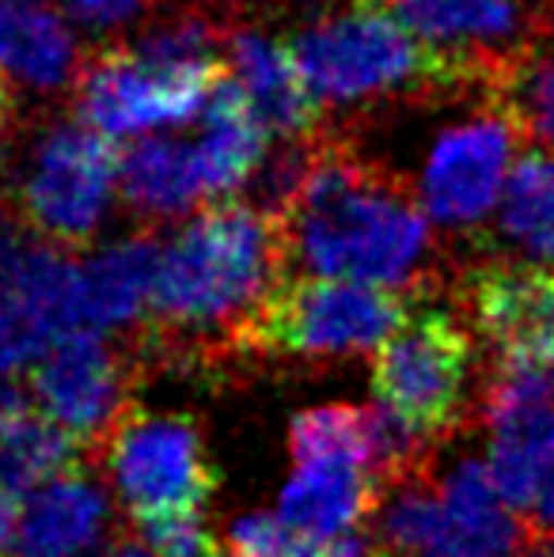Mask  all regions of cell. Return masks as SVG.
<instances>
[{
    "label": "cell",
    "instance_id": "1",
    "mask_svg": "<svg viewBox=\"0 0 554 557\" xmlns=\"http://www.w3.org/2000/svg\"><path fill=\"white\" fill-rule=\"evenodd\" d=\"M288 262L323 277L407 288L429 255V213L338 145H319L285 213Z\"/></svg>",
    "mask_w": 554,
    "mask_h": 557
},
{
    "label": "cell",
    "instance_id": "2",
    "mask_svg": "<svg viewBox=\"0 0 554 557\" xmlns=\"http://www.w3.org/2000/svg\"><path fill=\"white\" fill-rule=\"evenodd\" d=\"M285 221L239 198H217L163 247L152 319L178 337H221L239 352L251 319L285 281Z\"/></svg>",
    "mask_w": 554,
    "mask_h": 557
},
{
    "label": "cell",
    "instance_id": "3",
    "mask_svg": "<svg viewBox=\"0 0 554 557\" xmlns=\"http://www.w3.org/2000/svg\"><path fill=\"white\" fill-rule=\"evenodd\" d=\"M288 46L316 96L327 103H365L395 91H441L452 84H482L490 91V81L479 69L456 53L429 46L407 23L384 15L377 4L327 15L304 27Z\"/></svg>",
    "mask_w": 554,
    "mask_h": 557
},
{
    "label": "cell",
    "instance_id": "4",
    "mask_svg": "<svg viewBox=\"0 0 554 557\" xmlns=\"http://www.w3.org/2000/svg\"><path fill=\"white\" fill-rule=\"evenodd\" d=\"M410 315L399 288L349 277H288L251 319L239 352L285 357H357L377 352Z\"/></svg>",
    "mask_w": 554,
    "mask_h": 557
},
{
    "label": "cell",
    "instance_id": "5",
    "mask_svg": "<svg viewBox=\"0 0 554 557\" xmlns=\"http://www.w3.org/2000/svg\"><path fill=\"white\" fill-rule=\"evenodd\" d=\"M471 352V334L456 315L426 308L372 352V391L426 441H436L464 418Z\"/></svg>",
    "mask_w": 554,
    "mask_h": 557
},
{
    "label": "cell",
    "instance_id": "6",
    "mask_svg": "<svg viewBox=\"0 0 554 557\" xmlns=\"http://www.w3.org/2000/svg\"><path fill=\"white\" fill-rule=\"evenodd\" d=\"M122 152L96 125L61 122L38 140L20 186V209L38 235L61 247H84L119 186Z\"/></svg>",
    "mask_w": 554,
    "mask_h": 557
},
{
    "label": "cell",
    "instance_id": "7",
    "mask_svg": "<svg viewBox=\"0 0 554 557\" xmlns=\"http://www.w3.org/2000/svg\"><path fill=\"white\" fill-rule=\"evenodd\" d=\"M107 470L137 520L206 508L221 485L198 425L178 413H122L107 436Z\"/></svg>",
    "mask_w": 554,
    "mask_h": 557
},
{
    "label": "cell",
    "instance_id": "8",
    "mask_svg": "<svg viewBox=\"0 0 554 557\" xmlns=\"http://www.w3.org/2000/svg\"><path fill=\"white\" fill-rule=\"evenodd\" d=\"M229 76V73H221ZM221 76H183L145 61L134 46H111L88 58L76 81V111L107 137H134L156 125L190 122Z\"/></svg>",
    "mask_w": 554,
    "mask_h": 557
},
{
    "label": "cell",
    "instance_id": "9",
    "mask_svg": "<svg viewBox=\"0 0 554 557\" xmlns=\"http://www.w3.org/2000/svg\"><path fill=\"white\" fill-rule=\"evenodd\" d=\"M520 129L494 111L452 125L436 137L421 171V206L444 227H471L494 209Z\"/></svg>",
    "mask_w": 554,
    "mask_h": 557
},
{
    "label": "cell",
    "instance_id": "10",
    "mask_svg": "<svg viewBox=\"0 0 554 557\" xmlns=\"http://www.w3.org/2000/svg\"><path fill=\"white\" fill-rule=\"evenodd\" d=\"M30 383L42 410L81 447L107 441L126 413V364L99 331H76L46 345Z\"/></svg>",
    "mask_w": 554,
    "mask_h": 557
},
{
    "label": "cell",
    "instance_id": "11",
    "mask_svg": "<svg viewBox=\"0 0 554 557\" xmlns=\"http://www.w3.org/2000/svg\"><path fill=\"white\" fill-rule=\"evenodd\" d=\"M464 304L502 364H554V270L482 265L467 277Z\"/></svg>",
    "mask_w": 554,
    "mask_h": 557
},
{
    "label": "cell",
    "instance_id": "12",
    "mask_svg": "<svg viewBox=\"0 0 554 557\" xmlns=\"http://www.w3.org/2000/svg\"><path fill=\"white\" fill-rule=\"evenodd\" d=\"M387 8L429 46L479 69L490 88L517 53L547 35V23L520 0H387Z\"/></svg>",
    "mask_w": 554,
    "mask_h": 557
},
{
    "label": "cell",
    "instance_id": "13",
    "mask_svg": "<svg viewBox=\"0 0 554 557\" xmlns=\"http://www.w3.org/2000/svg\"><path fill=\"white\" fill-rule=\"evenodd\" d=\"M69 247L38 239L35 227L0 224V293L35 323L46 342L91 331L84 265L65 255Z\"/></svg>",
    "mask_w": 554,
    "mask_h": 557
},
{
    "label": "cell",
    "instance_id": "14",
    "mask_svg": "<svg viewBox=\"0 0 554 557\" xmlns=\"http://www.w3.org/2000/svg\"><path fill=\"white\" fill-rule=\"evenodd\" d=\"M229 65L270 133L288 140L319 137V96L293 46L267 38L262 30H236L229 35Z\"/></svg>",
    "mask_w": 554,
    "mask_h": 557
},
{
    "label": "cell",
    "instance_id": "15",
    "mask_svg": "<svg viewBox=\"0 0 554 557\" xmlns=\"http://www.w3.org/2000/svg\"><path fill=\"white\" fill-rule=\"evenodd\" d=\"M270 129L236 76H221L201 107V140L194 145L206 198H236L267 160Z\"/></svg>",
    "mask_w": 554,
    "mask_h": 557
},
{
    "label": "cell",
    "instance_id": "16",
    "mask_svg": "<svg viewBox=\"0 0 554 557\" xmlns=\"http://www.w3.org/2000/svg\"><path fill=\"white\" fill-rule=\"evenodd\" d=\"M380 497L384 482L365 462H308L296 467L293 482L281 490L278 516L304 539H334L349 528H361L365 516L377 512Z\"/></svg>",
    "mask_w": 554,
    "mask_h": 557
},
{
    "label": "cell",
    "instance_id": "17",
    "mask_svg": "<svg viewBox=\"0 0 554 557\" xmlns=\"http://www.w3.org/2000/svg\"><path fill=\"white\" fill-rule=\"evenodd\" d=\"M103 520V490L84 470L69 467L65 474L38 485L27 500L12 557H84L99 543Z\"/></svg>",
    "mask_w": 554,
    "mask_h": 557
},
{
    "label": "cell",
    "instance_id": "18",
    "mask_svg": "<svg viewBox=\"0 0 554 557\" xmlns=\"http://www.w3.org/2000/svg\"><path fill=\"white\" fill-rule=\"evenodd\" d=\"M76 441L42 410L38 395L0 380V482L35 493L76 462Z\"/></svg>",
    "mask_w": 554,
    "mask_h": 557
},
{
    "label": "cell",
    "instance_id": "19",
    "mask_svg": "<svg viewBox=\"0 0 554 557\" xmlns=\"http://www.w3.org/2000/svg\"><path fill=\"white\" fill-rule=\"evenodd\" d=\"M160 258L163 247L152 235H130V239L103 247L84 265L91 331H114L152 311Z\"/></svg>",
    "mask_w": 554,
    "mask_h": 557
},
{
    "label": "cell",
    "instance_id": "20",
    "mask_svg": "<svg viewBox=\"0 0 554 557\" xmlns=\"http://www.w3.org/2000/svg\"><path fill=\"white\" fill-rule=\"evenodd\" d=\"M119 190L130 209L140 216H178L206 198L194 160V145L168 137H140L134 148L122 152Z\"/></svg>",
    "mask_w": 554,
    "mask_h": 557
},
{
    "label": "cell",
    "instance_id": "21",
    "mask_svg": "<svg viewBox=\"0 0 554 557\" xmlns=\"http://www.w3.org/2000/svg\"><path fill=\"white\" fill-rule=\"evenodd\" d=\"M444 512H448V543L471 546V550L517 557L528 535L513 516L509 500L497 493L494 474L487 462L464 459L441 485Z\"/></svg>",
    "mask_w": 554,
    "mask_h": 557
},
{
    "label": "cell",
    "instance_id": "22",
    "mask_svg": "<svg viewBox=\"0 0 554 557\" xmlns=\"http://www.w3.org/2000/svg\"><path fill=\"white\" fill-rule=\"evenodd\" d=\"M0 69L38 91H53L76 69V38L53 8L12 0L0 8Z\"/></svg>",
    "mask_w": 554,
    "mask_h": 557
},
{
    "label": "cell",
    "instance_id": "23",
    "mask_svg": "<svg viewBox=\"0 0 554 557\" xmlns=\"http://www.w3.org/2000/svg\"><path fill=\"white\" fill-rule=\"evenodd\" d=\"M497 227L528 258L554 262V152L528 148L517 156L497 209Z\"/></svg>",
    "mask_w": 554,
    "mask_h": 557
},
{
    "label": "cell",
    "instance_id": "24",
    "mask_svg": "<svg viewBox=\"0 0 554 557\" xmlns=\"http://www.w3.org/2000/svg\"><path fill=\"white\" fill-rule=\"evenodd\" d=\"M490 103L513 117L520 137L554 152V38H535L494 76Z\"/></svg>",
    "mask_w": 554,
    "mask_h": 557
},
{
    "label": "cell",
    "instance_id": "25",
    "mask_svg": "<svg viewBox=\"0 0 554 557\" xmlns=\"http://www.w3.org/2000/svg\"><path fill=\"white\" fill-rule=\"evenodd\" d=\"M377 512V539L387 557H426L448 535V512H444L441 493L421 485L418 474L387 485Z\"/></svg>",
    "mask_w": 554,
    "mask_h": 557
},
{
    "label": "cell",
    "instance_id": "26",
    "mask_svg": "<svg viewBox=\"0 0 554 557\" xmlns=\"http://www.w3.org/2000/svg\"><path fill=\"white\" fill-rule=\"evenodd\" d=\"M288 451H293L296 467L327 462V459H349V462H365L372 470L365 406L334 403V406H316V410L296 413L293 425H288Z\"/></svg>",
    "mask_w": 554,
    "mask_h": 557
},
{
    "label": "cell",
    "instance_id": "27",
    "mask_svg": "<svg viewBox=\"0 0 554 557\" xmlns=\"http://www.w3.org/2000/svg\"><path fill=\"white\" fill-rule=\"evenodd\" d=\"M554 406V364H502L487 387V421L490 429L502 421L525 418V413Z\"/></svg>",
    "mask_w": 554,
    "mask_h": 557
},
{
    "label": "cell",
    "instance_id": "28",
    "mask_svg": "<svg viewBox=\"0 0 554 557\" xmlns=\"http://www.w3.org/2000/svg\"><path fill=\"white\" fill-rule=\"evenodd\" d=\"M137 528L156 557H221V543H217L201 508L145 516V520H137Z\"/></svg>",
    "mask_w": 554,
    "mask_h": 557
},
{
    "label": "cell",
    "instance_id": "29",
    "mask_svg": "<svg viewBox=\"0 0 554 557\" xmlns=\"http://www.w3.org/2000/svg\"><path fill=\"white\" fill-rule=\"evenodd\" d=\"M46 345L50 342L35 331V323L0 293V380L27 368L38 352H46Z\"/></svg>",
    "mask_w": 554,
    "mask_h": 557
},
{
    "label": "cell",
    "instance_id": "30",
    "mask_svg": "<svg viewBox=\"0 0 554 557\" xmlns=\"http://www.w3.org/2000/svg\"><path fill=\"white\" fill-rule=\"evenodd\" d=\"M65 8L81 23L91 27H114V23H126L145 8V0H65Z\"/></svg>",
    "mask_w": 554,
    "mask_h": 557
},
{
    "label": "cell",
    "instance_id": "31",
    "mask_svg": "<svg viewBox=\"0 0 554 557\" xmlns=\"http://www.w3.org/2000/svg\"><path fill=\"white\" fill-rule=\"evenodd\" d=\"M27 493L12 490V485L0 482V557H12L15 554V539H20V528H23V505Z\"/></svg>",
    "mask_w": 554,
    "mask_h": 557
},
{
    "label": "cell",
    "instance_id": "32",
    "mask_svg": "<svg viewBox=\"0 0 554 557\" xmlns=\"http://www.w3.org/2000/svg\"><path fill=\"white\" fill-rule=\"evenodd\" d=\"M270 557H331V546H327V539H304L296 531H288L285 543Z\"/></svg>",
    "mask_w": 554,
    "mask_h": 557
},
{
    "label": "cell",
    "instance_id": "33",
    "mask_svg": "<svg viewBox=\"0 0 554 557\" xmlns=\"http://www.w3.org/2000/svg\"><path fill=\"white\" fill-rule=\"evenodd\" d=\"M535 516H540L543 528H554V451L543 467V482H540V505H535Z\"/></svg>",
    "mask_w": 554,
    "mask_h": 557
},
{
    "label": "cell",
    "instance_id": "34",
    "mask_svg": "<svg viewBox=\"0 0 554 557\" xmlns=\"http://www.w3.org/2000/svg\"><path fill=\"white\" fill-rule=\"evenodd\" d=\"M426 557H502V554H487V550H471V546H459V543H448L444 539L441 546H433Z\"/></svg>",
    "mask_w": 554,
    "mask_h": 557
},
{
    "label": "cell",
    "instance_id": "35",
    "mask_svg": "<svg viewBox=\"0 0 554 557\" xmlns=\"http://www.w3.org/2000/svg\"><path fill=\"white\" fill-rule=\"evenodd\" d=\"M12 107H15L12 88H8V81H4V69H0V133L8 129V122H12Z\"/></svg>",
    "mask_w": 554,
    "mask_h": 557
},
{
    "label": "cell",
    "instance_id": "36",
    "mask_svg": "<svg viewBox=\"0 0 554 557\" xmlns=\"http://www.w3.org/2000/svg\"><path fill=\"white\" fill-rule=\"evenodd\" d=\"M107 557H156V554L145 550V546L134 543V539H119V543L107 550Z\"/></svg>",
    "mask_w": 554,
    "mask_h": 557
},
{
    "label": "cell",
    "instance_id": "37",
    "mask_svg": "<svg viewBox=\"0 0 554 557\" xmlns=\"http://www.w3.org/2000/svg\"><path fill=\"white\" fill-rule=\"evenodd\" d=\"M517 557H554V543H547V539H528L525 550Z\"/></svg>",
    "mask_w": 554,
    "mask_h": 557
},
{
    "label": "cell",
    "instance_id": "38",
    "mask_svg": "<svg viewBox=\"0 0 554 557\" xmlns=\"http://www.w3.org/2000/svg\"><path fill=\"white\" fill-rule=\"evenodd\" d=\"M4 4H12V0H0V8H4Z\"/></svg>",
    "mask_w": 554,
    "mask_h": 557
},
{
    "label": "cell",
    "instance_id": "39",
    "mask_svg": "<svg viewBox=\"0 0 554 557\" xmlns=\"http://www.w3.org/2000/svg\"><path fill=\"white\" fill-rule=\"evenodd\" d=\"M285 4H288V0H285Z\"/></svg>",
    "mask_w": 554,
    "mask_h": 557
}]
</instances>
